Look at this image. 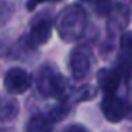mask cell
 Wrapping results in <instances>:
<instances>
[{
  "label": "cell",
  "instance_id": "9",
  "mask_svg": "<svg viewBox=\"0 0 132 132\" xmlns=\"http://www.w3.org/2000/svg\"><path fill=\"white\" fill-rule=\"evenodd\" d=\"M53 130V121L48 118V115H34L27 121L25 132H51Z\"/></svg>",
  "mask_w": 132,
  "mask_h": 132
},
{
  "label": "cell",
  "instance_id": "3",
  "mask_svg": "<svg viewBox=\"0 0 132 132\" xmlns=\"http://www.w3.org/2000/svg\"><path fill=\"white\" fill-rule=\"evenodd\" d=\"M3 86L10 95H22L31 87V78L27 70L20 67H11L5 73Z\"/></svg>",
  "mask_w": 132,
  "mask_h": 132
},
{
  "label": "cell",
  "instance_id": "15",
  "mask_svg": "<svg viewBox=\"0 0 132 132\" xmlns=\"http://www.w3.org/2000/svg\"><path fill=\"white\" fill-rule=\"evenodd\" d=\"M64 132H89L84 126H81V124H72V126H69L67 129H65Z\"/></svg>",
  "mask_w": 132,
  "mask_h": 132
},
{
  "label": "cell",
  "instance_id": "10",
  "mask_svg": "<svg viewBox=\"0 0 132 132\" xmlns=\"http://www.w3.org/2000/svg\"><path fill=\"white\" fill-rule=\"evenodd\" d=\"M14 14V6L8 0H0V27L6 25Z\"/></svg>",
  "mask_w": 132,
  "mask_h": 132
},
{
  "label": "cell",
  "instance_id": "8",
  "mask_svg": "<svg viewBox=\"0 0 132 132\" xmlns=\"http://www.w3.org/2000/svg\"><path fill=\"white\" fill-rule=\"evenodd\" d=\"M19 106L13 98L0 95V123H10L17 117Z\"/></svg>",
  "mask_w": 132,
  "mask_h": 132
},
{
  "label": "cell",
  "instance_id": "14",
  "mask_svg": "<svg viewBox=\"0 0 132 132\" xmlns=\"http://www.w3.org/2000/svg\"><path fill=\"white\" fill-rule=\"evenodd\" d=\"M96 95V89H93L92 86H84L82 90L79 92V101H86V100H90Z\"/></svg>",
  "mask_w": 132,
  "mask_h": 132
},
{
  "label": "cell",
  "instance_id": "16",
  "mask_svg": "<svg viewBox=\"0 0 132 132\" xmlns=\"http://www.w3.org/2000/svg\"><path fill=\"white\" fill-rule=\"evenodd\" d=\"M44 2H47V0H30V3H28V10H33L36 5L44 3Z\"/></svg>",
  "mask_w": 132,
  "mask_h": 132
},
{
  "label": "cell",
  "instance_id": "4",
  "mask_svg": "<svg viewBox=\"0 0 132 132\" xmlns=\"http://www.w3.org/2000/svg\"><path fill=\"white\" fill-rule=\"evenodd\" d=\"M101 110H103V115L107 121L110 123H120L130 110V106L123 101L121 98L115 96L113 93H109L103 98L101 101Z\"/></svg>",
  "mask_w": 132,
  "mask_h": 132
},
{
  "label": "cell",
  "instance_id": "17",
  "mask_svg": "<svg viewBox=\"0 0 132 132\" xmlns=\"http://www.w3.org/2000/svg\"><path fill=\"white\" fill-rule=\"evenodd\" d=\"M51 2H59V0H51Z\"/></svg>",
  "mask_w": 132,
  "mask_h": 132
},
{
  "label": "cell",
  "instance_id": "1",
  "mask_svg": "<svg viewBox=\"0 0 132 132\" xmlns=\"http://www.w3.org/2000/svg\"><path fill=\"white\" fill-rule=\"evenodd\" d=\"M87 25V13L79 5H70L64 8L57 19H56V28L62 40L73 42L79 39L86 30Z\"/></svg>",
  "mask_w": 132,
  "mask_h": 132
},
{
  "label": "cell",
  "instance_id": "12",
  "mask_svg": "<svg viewBox=\"0 0 132 132\" xmlns=\"http://www.w3.org/2000/svg\"><path fill=\"white\" fill-rule=\"evenodd\" d=\"M120 47L123 50V53L126 56H130L132 57V33L130 31H126L121 34L120 37Z\"/></svg>",
  "mask_w": 132,
  "mask_h": 132
},
{
  "label": "cell",
  "instance_id": "2",
  "mask_svg": "<svg viewBox=\"0 0 132 132\" xmlns=\"http://www.w3.org/2000/svg\"><path fill=\"white\" fill-rule=\"evenodd\" d=\"M36 87L42 96L64 98L67 93V81L50 65H42L36 73Z\"/></svg>",
  "mask_w": 132,
  "mask_h": 132
},
{
  "label": "cell",
  "instance_id": "6",
  "mask_svg": "<svg viewBox=\"0 0 132 132\" xmlns=\"http://www.w3.org/2000/svg\"><path fill=\"white\" fill-rule=\"evenodd\" d=\"M70 72L75 81H82L90 72V53L84 47H78L70 54Z\"/></svg>",
  "mask_w": 132,
  "mask_h": 132
},
{
  "label": "cell",
  "instance_id": "13",
  "mask_svg": "<svg viewBox=\"0 0 132 132\" xmlns=\"http://www.w3.org/2000/svg\"><path fill=\"white\" fill-rule=\"evenodd\" d=\"M117 72L120 73V76H124L127 79L132 76V59H130V56H127L126 59H121L120 61Z\"/></svg>",
  "mask_w": 132,
  "mask_h": 132
},
{
  "label": "cell",
  "instance_id": "7",
  "mask_svg": "<svg viewBox=\"0 0 132 132\" xmlns=\"http://www.w3.org/2000/svg\"><path fill=\"white\" fill-rule=\"evenodd\" d=\"M120 81H121V76L117 70H112V69H101L98 72V86L100 89L109 95V93H115V90L118 89L120 86Z\"/></svg>",
  "mask_w": 132,
  "mask_h": 132
},
{
  "label": "cell",
  "instance_id": "5",
  "mask_svg": "<svg viewBox=\"0 0 132 132\" xmlns=\"http://www.w3.org/2000/svg\"><path fill=\"white\" fill-rule=\"evenodd\" d=\"M51 30H53V23L50 19H39V20H34L31 28H30V33L25 36V42L30 48H37L40 45H44L45 42H48L50 36H51Z\"/></svg>",
  "mask_w": 132,
  "mask_h": 132
},
{
  "label": "cell",
  "instance_id": "11",
  "mask_svg": "<svg viewBox=\"0 0 132 132\" xmlns=\"http://www.w3.org/2000/svg\"><path fill=\"white\" fill-rule=\"evenodd\" d=\"M69 106H64V104H61V106H56V107H53L50 112H48V118L53 121V123H56V121H62L65 117L69 115Z\"/></svg>",
  "mask_w": 132,
  "mask_h": 132
}]
</instances>
